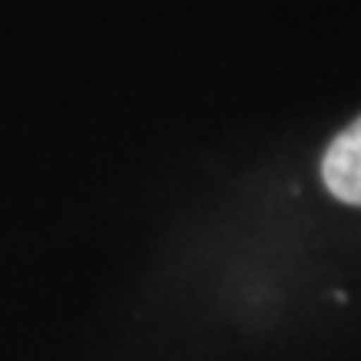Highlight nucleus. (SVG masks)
Segmentation results:
<instances>
[{
    "label": "nucleus",
    "mask_w": 361,
    "mask_h": 361,
    "mask_svg": "<svg viewBox=\"0 0 361 361\" xmlns=\"http://www.w3.org/2000/svg\"><path fill=\"white\" fill-rule=\"evenodd\" d=\"M322 180L331 197L361 207V117H355L328 144L322 157Z\"/></svg>",
    "instance_id": "f257e3e1"
}]
</instances>
